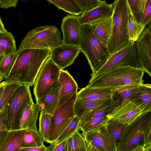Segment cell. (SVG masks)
Instances as JSON below:
<instances>
[{
	"label": "cell",
	"instance_id": "obj_13",
	"mask_svg": "<svg viewBox=\"0 0 151 151\" xmlns=\"http://www.w3.org/2000/svg\"><path fill=\"white\" fill-rule=\"evenodd\" d=\"M136 45L140 66L151 77V32L148 27L144 29Z\"/></svg>",
	"mask_w": 151,
	"mask_h": 151
},
{
	"label": "cell",
	"instance_id": "obj_8",
	"mask_svg": "<svg viewBox=\"0 0 151 151\" xmlns=\"http://www.w3.org/2000/svg\"><path fill=\"white\" fill-rule=\"evenodd\" d=\"M125 66L141 68L137 60L136 42L131 40L124 46L112 54L104 65L91 76L89 82L110 70Z\"/></svg>",
	"mask_w": 151,
	"mask_h": 151
},
{
	"label": "cell",
	"instance_id": "obj_34",
	"mask_svg": "<svg viewBox=\"0 0 151 151\" xmlns=\"http://www.w3.org/2000/svg\"><path fill=\"white\" fill-rule=\"evenodd\" d=\"M134 98L140 101L145 107L144 113L151 112V88L142 84Z\"/></svg>",
	"mask_w": 151,
	"mask_h": 151
},
{
	"label": "cell",
	"instance_id": "obj_24",
	"mask_svg": "<svg viewBox=\"0 0 151 151\" xmlns=\"http://www.w3.org/2000/svg\"><path fill=\"white\" fill-rule=\"evenodd\" d=\"M116 105V100L114 99L111 102L100 105L85 114L79 119L78 130L92 119L107 115Z\"/></svg>",
	"mask_w": 151,
	"mask_h": 151
},
{
	"label": "cell",
	"instance_id": "obj_48",
	"mask_svg": "<svg viewBox=\"0 0 151 151\" xmlns=\"http://www.w3.org/2000/svg\"><path fill=\"white\" fill-rule=\"evenodd\" d=\"M147 0H142V13L143 12L145 5Z\"/></svg>",
	"mask_w": 151,
	"mask_h": 151
},
{
	"label": "cell",
	"instance_id": "obj_40",
	"mask_svg": "<svg viewBox=\"0 0 151 151\" xmlns=\"http://www.w3.org/2000/svg\"><path fill=\"white\" fill-rule=\"evenodd\" d=\"M84 11L91 9L98 6L101 0H74Z\"/></svg>",
	"mask_w": 151,
	"mask_h": 151
},
{
	"label": "cell",
	"instance_id": "obj_27",
	"mask_svg": "<svg viewBox=\"0 0 151 151\" xmlns=\"http://www.w3.org/2000/svg\"><path fill=\"white\" fill-rule=\"evenodd\" d=\"M84 134L76 130L67 139L65 151H86Z\"/></svg>",
	"mask_w": 151,
	"mask_h": 151
},
{
	"label": "cell",
	"instance_id": "obj_44",
	"mask_svg": "<svg viewBox=\"0 0 151 151\" xmlns=\"http://www.w3.org/2000/svg\"><path fill=\"white\" fill-rule=\"evenodd\" d=\"M47 147L45 145L40 147H22L20 151H46Z\"/></svg>",
	"mask_w": 151,
	"mask_h": 151
},
{
	"label": "cell",
	"instance_id": "obj_37",
	"mask_svg": "<svg viewBox=\"0 0 151 151\" xmlns=\"http://www.w3.org/2000/svg\"><path fill=\"white\" fill-rule=\"evenodd\" d=\"M79 122V119L76 116L55 141L52 143L57 144L67 139L75 131L78 129Z\"/></svg>",
	"mask_w": 151,
	"mask_h": 151
},
{
	"label": "cell",
	"instance_id": "obj_28",
	"mask_svg": "<svg viewBox=\"0 0 151 151\" xmlns=\"http://www.w3.org/2000/svg\"><path fill=\"white\" fill-rule=\"evenodd\" d=\"M59 9L63 10L70 14L78 16L84 11L74 0H46Z\"/></svg>",
	"mask_w": 151,
	"mask_h": 151
},
{
	"label": "cell",
	"instance_id": "obj_30",
	"mask_svg": "<svg viewBox=\"0 0 151 151\" xmlns=\"http://www.w3.org/2000/svg\"><path fill=\"white\" fill-rule=\"evenodd\" d=\"M145 28L136 21L130 10L127 24V34L129 40L137 42Z\"/></svg>",
	"mask_w": 151,
	"mask_h": 151
},
{
	"label": "cell",
	"instance_id": "obj_1",
	"mask_svg": "<svg viewBox=\"0 0 151 151\" xmlns=\"http://www.w3.org/2000/svg\"><path fill=\"white\" fill-rule=\"evenodd\" d=\"M49 49L26 48L18 53L15 63L4 84L18 83L34 85L42 65L50 56Z\"/></svg>",
	"mask_w": 151,
	"mask_h": 151
},
{
	"label": "cell",
	"instance_id": "obj_16",
	"mask_svg": "<svg viewBox=\"0 0 151 151\" xmlns=\"http://www.w3.org/2000/svg\"><path fill=\"white\" fill-rule=\"evenodd\" d=\"M112 4L101 1L96 7L84 11L79 17L81 25L89 24L94 21L112 17L113 13Z\"/></svg>",
	"mask_w": 151,
	"mask_h": 151
},
{
	"label": "cell",
	"instance_id": "obj_15",
	"mask_svg": "<svg viewBox=\"0 0 151 151\" xmlns=\"http://www.w3.org/2000/svg\"><path fill=\"white\" fill-rule=\"evenodd\" d=\"M105 125L84 134L86 140L101 151H117L116 144Z\"/></svg>",
	"mask_w": 151,
	"mask_h": 151
},
{
	"label": "cell",
	"instance_id": "obj_29",
	"mask_svg": "<svg viewBox=\"0 0 151 151\" xmlns=\"http://www.w3.org/2000/svg\"><path fill=\"white\" fill-rule=\"evenodd\" d=\"M44 140L38 131L27 129L21 143L22 147H40L44 145Z\"/></svg>",
	"mask_w": 151,
	"mask_h": 151
},
{
	"label": "cell",
	"instance_id": "obj_25",
	"mask_svg": "<svg viewBox=\"0 0 151 151\" xmlns=\"http://www.w3.org/2000/svg\"><path fill=\"white\" fill-rule=\"evenodd\" d=\"M142 84L136 83L115 86L116 106L125 100L134 98Z\"/></svg>",
	"mask_w": 151,
	"mask_h": 151
},
{
	"label": "cell",
	"instance_id": "obj_14",
	"mask_svg": "<svg viewBox=\"0 0 151 151\" xmlns=\"http://www.w3.org/2000/svg\"><path fill=\"white\" fill-rule=\"evenodd\" d=\"M81 52L78 47L63 43L51 50L50 56L60 69L63 70L73 63Z\"/></svg>",
	"mask_w": 151,
	"mask_h": 151
},
{
	"label": "cell",
	"instance_id": "obj_38",
	"mask_svg": "<svg viewBox=\"0 0 151 151\" xmlns=\"http://www.w3.org/2000/svg\"><path fill=\"white\" fill-rule=\"evenodd\" d=\"M130 10L136 21L140 23L142 16V0H126Z\"/></svg>",
	"mask_w": 151,
	"mask_h": 151
},
{
	"label": "cell",
	"instance_id": "obj_41",
	"mask_svg": "<svg viewBox=\"0 0 151 151\" xmlns=\"http://www.w3.org/2000/svg\"><path fill=\"white\" fill-rule=\"evenodd\" d=\"M67 139L57 144H50L47 147L46 151H65Z\"/></svg>",
	"mask_w": 151,
	"mask_h": 151
},
{
	"label": "cell",
	"instance_id": "obj_11",
	"mask_svg": "<svg viewBox=\"0 0 151 151\" xmlns=\"http://www.w3.org/2000/svg\"><path fill=\"white\" fill-rule=\"evenodd\" d=\"M145 107L138 99H128L114 106L107 115L109 119L117 120L126 126L145 113Z\"/></svg>",
	"mask_w": 151,
	"mask_h": 151
},
{
	"label": "cell",
	"instance_id": "obj_42",
	"mask_svg": "<svg viewBox=\"0 0 151 151\" xmlns=\"http://www.w3.org/2000/svg\"><path fill=\"white\" fill-rule=\"evenodd\" d=\"M19 0H0V7L4 9L16 7Z\"/></svg>",
	"mask_w": 151,
	"mask_h": 151
},
{
	"label": "cell",
	"instance_id": "obj_2",
	"mask_svg": "<svg viewBox=\"0 0 151 151\" xmlns=\"http://www.w3.org/2000/svg\"><path fill=\"white\" fill-rule=\"evenodd\" d=\"M81 31L80 49L91 67L92 76L104 65L111 55L107 45L96 34L90 24H82Z\"/></svg>",
	"mask_w": 151,
	"mask_h": 151
},
{
	"label": "cell",
	"instance_id": "obj_39",
	"mask_svg": "<svg viewBox=\"0 0 151 151\" xmlns=\"http://www.w3.org/2000/svg\"><path fill=\"white\" fill-rule=\"evenodd\" d=\"M151 22V0H147L140 24L145 27Z\"/></svg>",
	"mask_w": 151,
	"mask_h": 151
},
{
	"label": "cell",
	"instance_id": "obj_5",
	"mask_svg": "<svg viewBox=\"0 0 151 151\" xmlns=\"http://www.w3.org/2000/svg\"><path fill=\"white\" fill-rule=\"evenodd\" d=\"M141 68L130 66L119 67L110 70L93 81L89 82L87 87L116 86L134 83H144L145 73Z\"/></svg>",
	"mask_w": 151,
	"mask_h": 151
},
{
	"label": "cell",
	"instance_id": "obj_20",
	"mask_svg": "<svg viewBox=\"0 0 151 151\" xmlns=\"http://www.w3.org/2000/svg\"><path fill=\"white\" fill-rule=\"evenodd\" d=\"M27 129L8 131L0 143V151H20L22 142Z\"/></svg>",
	"mask_w": 151,
	"mask_h": 151
},
{
	"label": "cell",
	"instance_id": "obj_9",
	"mask_svg": "<svg viewBox=\"0 0 151 151\" xmlns=\"http://www.w3.org/2000/svg\"><path fill=\"white\" fill-rule=\"evenodd\" d=\"M77 92L58 106L53 116H51V128L47 143L55 142L76 116L74 109Z\"/></svg>",
	"mask_w": 151,
	"mask_h": 151
},
{
	"label": "cell",
	"instance_id": "obj_51",
	"mask_svg": "<svg viewBox=\"0 0 151 151\" xmlns=\"http://www.w3.org/2000/svg\"><path fill=\"white\" fill-rule=\"evenodd\" d=\"M148 27H149V28L151 32V22L149 24V25Z\"/></svg>",
	"mask_w": 151,
	"mask_h": 151
},
{
	"label": "cell",
	"instance_id": "obj_47",
	"mask_svg": "<svg viewBox=\"0 0 151 151\" xmlns=\"http://www.w3.org/2000/svg\"><path fill=\"white\" fill-rule=\"evenodd\" d=\"M7 31L5 29L1 18L0 19V32H3Z\"/></svg>",
	"mask_w": 151,
	"mask_h": 151
},
{
	"label": "cell",
	"instance_id": "obj_50",
	"mask_svg": "<svg viewBox=\"0 0 151 151\" xmlns=\"http://www.w3.org/2000/svg\"><path fill=\"white\" fill-rule=\"evenodd\" d=\"M4 78L2 76L0 75V82H1L3 80Z\"/></svg>",
	"mask_w": 151,
	"mask_h": 151
},
{
	"label": "cell",
	"instance_id": "obj_31",
	"mask_svg": "<svg viewBox=\"0 0 151 151\" xmlns=\"http://www.w3.org/2000/svg\"><path fill=\"white\" fill-rule=\"evenodd\" d=\"M126 126L117 120L109 119L106 125L107 129L114 139L117 149Z\"/></svg>",
	"mask_w": 151,
	"mask_h": 151
},
{
	"label": "cell",
	"instance_id": "obj_46",
	"mask_svg": "<svg viewBox=\"0 0 151 151\" xmlns=\"http://www.w3.org/2000/svg\"><path fill=\"white\" fill-rule=\"evenodd\" d=\"M86 145L87 146L86 151H101L99 149L86 140Z\"/></svg>",
	"mask_w": 151,
	"mask_h": 151
},
{
	"label": "cell",
	"instance_id": "obj_18",
	"mask_svg": "<svg viewBox=\"0 0 151 151\" xmlns=\"http://www.w3.org/2000/svg\"><path fill=\"white\" fill-rule=\"evenodd\" d=\"M60 88L58 81L47 94L36 101L41 111L53 116L55 110L59 105Z\"/></svg>",
	"mask_w": 151,
	"mask_h": 151
},
{
	"label": "cell",
	"instance_id": "obj_17",
	"mask_svg": "<svg viewBox=\"0 0 151 151\" xmlns=\"http://www.w3.org/2000/svg\"><path fill=\"white\" fill-rule=\"evenodd\" d=\"M58 81L60 84V105L77 92L78 86L72 76L66 70H61Z\"/></svg>",
	"mask_w": 151,
	"mask_h": 151
},
{
	"label": "cell",
	"instance_id": "obj_22",
	"mask_svg": "<svg viewBox=\"0 0 151 151\" xmlns=\"http://www.w3.org/2000/svg\"><path fill=\"white\" fill-rule=\"evenodd\" d=\"M115 96L93 100H84L77 98L74 106L76 115L79 119L89 111L99 106L114 101Z\"/></svg>",
	"mask_w": 151,
	"mask_h": 151
},
{
	"label": "cell",
	"instance_id": "obj_3",
	"mask_svg": "<svg viewBox=\"0 0 151 151\" xmlns=\"http://www.w3.org/2000/svg\"><path fill=\"white\" fill-rule=\"evenodd\" d=\"M112 4V31L107 46L111 55L124 46L129 40L127 24L130 9L127 0H115Z\"/></svg>",
	"mask_w": 151,
	"mask_h": 151
},
{
	"label": "cell",
	"instance_id": "obj_49",
	"mask_svg": "<svg viewBox=\"0 0 151 151\" xmlns=\"http://www.w3.org/2000/svg\"><path fill=\"white\" fill-rule=\"evenodd\" d=\"M142 85L143 86L151 88V84L143 83L142 84Z\"/></svg>",
	"mask_w": 151,
	"mask_h": 151
},
{
	"label": "cell",
	"instance_id": "obj_32",
	"mask_svg": "<svg viewBox=\"0 0 151 151\" xmlns=\"http://www.w3.org/2000/svg\"><path fill=\"white\" fill-rule=\"evenodd\" d=\"M50 114L40 111L39 118V131L40 135L45 142L47 143L49 137L51 128Z\"/></svg>",
	"mask_w": 151,
	"mask_h": 151
},
{
	"label": "cell",
	"instance_id": "obj_45",
	"mask_svg": "<svg viewBox=\"0 0 151 151\" xmlns=\"http://www.w3.org/2000/svg\"><path fill=\"white\" fill-rule=\"evenodd\" d=\"M145 144V147L151 145V124L146 133Z\"/></svg>",
	"mask_w": 151,
	"mask_h": 151
},
{
	"label": "cell",
	"instance_id": "obj_43",
	"mask_svg": "<svg viewBox=\"0 0 151 151\" xmlns=\"http://www.w3.org/2000/svg\"><path fill=\"white\" fill-rule=\"evenodd\" d=\"M0 143H1L8 131L4 121L3 116L2 113H0Z\"/></svg>",
	"mask_w": 151,
	"mask_h": 151
},
{
	"label": "cell",
	"instance_id": "obj_19",
	"mask_svg": "<svg viewBox=\"0 0 151 151\" xmlns=\"http://www.w3.org/2000/svg\"><path fill=\"white\" fill-rule=\"evenodd\" d=\"M114 86L90 88L86 87L77 92V98L93 100L115 96Z\"/></svg>",
	"mask_w": 151,
	"mask_h": 151
},
{
	"label": "cell",
	"instance_id": "obj_4",
	"mask_svg": "<svg viewBox=\"0 0 151 151\" xmlns=\"http://www.w3.org/2000/svg\"><path fill=\"white\" fill-rule=\"evenodd\" d=\"M29 85L21 84L2 111L8 131L19 129L22 114L27 106L33 102Z\"/></svg>",
	"mask_w": 151,
	"mask_h": 151
},
{
	"label": "cell",
	"instance_id": "obj_23",
	"mask_svg": "<svg viewBox=\"0 0 151 151\" xmlns=\"http://www.w3.org/2000/svg\"><path fill=\"white\" fill-rule=\"evenodd\" d=\"M112 17L98 20L89 24L97 36L107 46L112 31Z\"/></svg>",
	"mask_w": 151,
	"mask_h": 151
},
{
	"label": "cell",
	"instance_id": "obj_12",
	"mask_svg": "<svg viewBox=\"0 0 151 151\" xmlns=\"http://www.w3.org/2000/svg\"><path fill=\"white\" fill-rule=\"evenodd\" d=\"M81 24L79 17L67 15L62 19L61 26L63 43L80 48L82 36Z\"/></svg>",
	"mask_w": 151,
	"mask_h": 151
},
{
	"label": "cell",
	"instance_id": "obj_10",
	"mask_svg": "<svg viewBox=\"0 0 151 151\" xmlns=\"http://www.w3.org/2000/svg\"><path fill=\"white\" fill-rule=\"evenodd\" d=\"M60 70L50 56L45 61L34 84L33 93L36 101L47 94L58 81Z\"/></svg>",
	"mask_w": 151,
	"mask_h": 151
},
{
	"label": "cell",
	"instance_id": "obj_26",
	"mask_svg": "<svg viewBox=\"0 0 151 151\" xmlns=\"http://www.w3.org/2000/svg\"><path fill=\"white\" fill-rule=\"evenodd\" d=\"M12 34L6 31L0 32V60L6 56L17 51Z\"/></svg>",
	"mask_w": 151,
	"mask_h": 151
},
{
	"label": "cell",
	"instance_id": "obj_52",
	"mask_svg": "<svg viewBox=\"0 0 151 151\" xmlns=\"http://www.w3.org/2000/svg\"></svg>",
	"mask_w": 151,
	"mask_h": 151
},
{
	"label": "cell",
	"instance_id": "obj_33",
	"mask_svg": "<svg viewBox=\"0 0 151 151\" xmlns=\"http://www.w3.org/2000/svg\"><path fill=\"white\" fill-rule=\"evenodd\" d=\"M18 53H13L5 56L0 60V75L5 79L11 72L17 59Z\"/></svg>",
	"mask_w": 151,
	"mask_h": 151
},
{
	"label": "cell",
	"instance_id": "obj_36",
	"mask_svg": "<svg viewBox=\"0 0 151 151\" xmlns=\"http://www.w3.org/2000/svg\"><path fill=\"white\" fill-rule=\"evenodd\" d=\"M109 120L107 115L94 119L87 122L78 130L85 134L106 125Z\"/></svg>",
	"mask_w": 151,
	"mask_h": 151
},
{
	"label": "cell",
	"instance_id": "obj_7",
	"mask_svg": "<svg viewBox=\"0 0 151 151\" xmlns=\"http://www.w3.org/2000/svg\"><path fill=\"white\" fill-rule=\"evenodd\" d=\"M151 124V112L142 114L131 124L126 126L117 151H131L136 146L145 145L146 133Z\"/></svg>",
	"mask_w": 151,
	"mask_h": 151
},
{
	"label": "cell",
	"instance_id": "obj_35",
	"mask_svg": "<svg viewBox=\"0 0 151 151\" xmlns=\"http://www.w3.org/2000/svg\"><path fill=\"white\" fill-rule=\"evenodd\" d=\"M21 84L18 83L4 84V91L0 95V112L3 110L17 89Z\"/></svg>",
	"mask_w": 151,
	"mask_h": 151
},
{
	"label": "cell",
	"instance_id": "obj_6",
	"mask_svg": "<svg viewBox=\"0 0 151 151\" xmlns=\"http://www.w3.org/2000/svg\"><path fill=\"white\" fill-rule=\"evenodd\" d=\"M63 43L60 32L56 27L40 26L27 33L17 52L26 48L47 49L51 50Z\"/></svg>",
	"mask_w": 151,
	"mask_h": 151
},
{
	"label": "cell",
	"instance_id": "obj_21",
	"mask_svg": "<svg viewBox=\"0 0 151 151\" xmlns=\"http://www.w3.org/2000/svg\"><path fill=\"white\" fill-rule=\"evenodd\" d=\"M40 111L41 109L36 103L33 102L29 104L22 115L19 129H31L37 131L36 122Z\"/></svg>",
	"mask_w": 151,
	"mask_h": 151
}]
</instances>
